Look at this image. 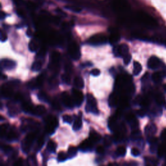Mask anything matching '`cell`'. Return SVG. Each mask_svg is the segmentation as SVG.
<instances>
[{
  "mask_svg": "<svg viewBox=\"0 0 166 166\" xmlns=\"http://www.w3.org/2000/svg\"><path fill=\"white\" fill-rule=\"evenodd\" d=\"M86 112H91L94 114H97L99 113V110L97 107L96 100L90 94L86 95Z\"/></svg>",
  "mask_w": 166,
  "mask_h": 166,
  "instance_id": "obj_1",
  "label": "cell"
},
{
  "mask_svg": "<svg viewBox=\"0 0 166 166\" xmlns=\"http://www.w3.org/2000/svg\"><path fill=\"white\" fill-rule=\"evenodd\" d=\"M60 55L59 52L53 51L50 55L49 68L53 72H57L59 70Z\"/></svg>",
  "mask_w": 166,
  "mask_h": 166,
  "instance_id": "obj_2",
  "label": "cell"
},
{
  "mask_svg": "<svg viewBox=\"0 0 166 166\" xmlns=\"http://www.w3.org/2000/svg\"><path fill=\"white\" fill-rule=\"evenodd\" d=\"M35 138L36 134L35 133H31L25 136L22 143V149L24 153H28L29 152Z\"/></svg>",
  "mask_w": 166,
  "mask_h": 166,
  "instance_id": "obj_3",
  "label": "cell"
},
{
  "mask_svg": "<svg viewBox=\"0 0 166 166\" xmlns=\"http://www.w3.org/2000/svg\"><path fill=\"white\" fill-rule=\"evenodd\" d=\"M17 81H13L5 84L1 87V95L5 98H9L13 95V87L19 84Z\"/></svg>",
  "mask_w": 166,
  "mask_h": 166,
  "instance_id": "obj_4",
  "label": "cell"
},
{
  "mask_svg": "<svg viewBox=\"0 0 166 166\" xmlns=\"http://www.w3.org/2000/svg\"><path fill=\"white\" fill-rule=\"evenodd\" d=\"M107 42V38L106 36L103 34H97L92 36L88 40V43L92 46H99L106 44Z\"/></svg>",
  "mask_w": 166,
  "mask_h": 166,
  "instance_id": "obj_5",
  "label": "cell"
},
{
  "mask_svg": "<svg viewBox=\"0 0 166 166\" xmlns=\"http://www.w3.org/2000/svg\"><path fill=\"white\" fill-rule=\"evenodd\" d=\"M68 53L74 60H77L80 59L81 57V50L80 47L78 45L75 43V42H72L68 46Z\"/></svg>",
  "mask_w": 166,
  "mask_h": 166,
  "instance_id": "obj_6",
  "label": "cell"
},
{
  "mask_svg": "<svg viewBox=\"0 0 166 166\" xmlns=\"http://www.w3.org/2000/svg\"><path fill=\"white\" fill-rule=\"evenodd\" d=\"M46 129L48 134H53L55 132V128L58 126V120L55 117L49 115L46 117Z\"/></svg>",
  "mask_w": 166,
  "mask_h": 166,
  "instance_id": "obj_7",
  "label": "cell"
},
{
  "mask_svg": "<svg viewBox=\"0 0 166 166\" xmlns=\"http://www.w3.org/2000/svg\"><path fill=\"white\" fill-rule=\"evenodd\" d=\"M112 5L117 12H125L128 8V4L126 0H112Z\"/></svg>",
  "mask_w": 166,
  "mask_h": 166,
  "instance_id": "obj_8",
  "label": "cell"
},
{
  "mask_svg": "<svg viewBox=\"0 0 166 166\" xmlns=\"http://www.w3.org/2000/svg\"><path fill=\"white\" fill-rule=\"evenodd\" d=\"M128 46L125 44L119 45V46H115L113 49L114 54L116 57H123L126 54L128 53Z\"/></svg>",
  "mask_w": 166,
  "mask_h": 166,
  "instance_id": "obj_9",
  "label": "cell"
},
{
  "mask_svg": "<svg viewBox=\"0 0 166 166\" xmlns=\"http://www.w3.org/2000/svg\"><path fill=\"white\" fill-rule=\"evenodd\" d=\"M72 98L76 106L79 107L83 103L84 101V96L82 92L77 89H72Z\"/></svg>",
  "mask_w": 166,
  "mask_h": 166,
  "instance_id": "obj_10",
  "label": "cell"
},
{
  "mask_svg": "<svg viewBox=\"0 0 166 166\" xmlns=\"http://www.w3.org/2000/svg\"><path fill=\"white\" fill-rule=\"evenodd\" d=\"M61 100L63 105H64L66 107L69 108V109H72L74 106V102L72 97H71L68 92H62L61 94Z\"/></svg>",
  "mask_w": 166,
  "mask_h": 166,
  "instance_id": "obj_11",
  "label": "cell"
},
{
  "mask_svg": "<svg viewBox=\"0 0 166 166\" xmlns=\"http://www.w3.org/2000/svg\"><path fill=\"white\" fill-rule=\"evenodd\" d=\"M162 66V61L156 56H152L149 58L147 62V66L151 70H156Z\"/></svg>",
  "mask_w": 166,
  "mask_h": 166,
  "instance_id": "obj_12",
  "label": "cell"
},
{
  "mask_svg": "<svg viewBox=\"0 0 166 166\" xmlns=\"http://www.w3.org/2000/svg\"><path fill=\"white\" fill-rule=\"evenodd\" d=\"M110 35L109 36V41L111 44H115L120 40V35L117 29L115 28L110 29Z\"/></svg>",
  "mask_w": 166,
  "mask_h": 166,
  "instance_id": "obj_13",
  "label": "cell"
},
{
  "mask_svg": "<svg viewBox=\"0 0 166 166\" xmlns=\"http://www.w3.org/2000/svg\"><path fill=\"white\" fill-rule=\"evenodd\" d=\"M93 145L94 143L89 139V138L86 139L80 144L79 149L83 151H90V150L92 149Z\"/></svg>",
  "mask_w": 166,
  "mask_h": 166,
  "instance_id": "obj_14",
  "label": "cell"
},
{
  "mask_svg": "<svg viewBox=\"0 0 166 166\" xmlns=\"http://www.w3.org/2000/svg\"><path fill=\"white\" fill-rule=\"evenodd\" d=\"M1 66L5 68V70H12L13 68H14L16 66V62L14 61H13L12 60L8 59H4L1 60Z\"/></svg>",
  "mask_w": 166,
  "mask_h": 166,
  "instance_id": "obj_15",
  "label": "cell"
},
{
  "mask_svg": "<svg viewBox=\"0 0 166 166\" xmlns=\"http://www.w3.org/2000/svg\"><path fill=\"white\" fill-rule=\"evenodd\" d=\"M156 130L157 128L154 124L148 125L145 128V133H146V134L149 138L153 136L156 133Z\"/></svg>",
  "mask_w": 166,
  "mask_h": 166,
  "instance_id": "obj_16",
  "label": "cell"
},
{
  "mask_svg": "<svg viewBox=\"0 0 166 166\" xmlns=\"http://www.w3.org/2000/svg\"><path fill=\"white\" fill-rule=\"evenodd\" d=\"M89 138L94 143H96L97 142L100 141V139L101 138V136L99 133H97L96 131L93 130H91L90 133H89Z\"/></svg>",
  "mask_w": 166,
  "mask_h": 166,
  "instance_id": "obj_17",
  "label": "cell"
},
{
  "mask_svg": "<svg viewBox=\"0 0 166 166\" xmlns=\"http://www.w3.org/2000/svg\"><path fill=\"white\" fill-rule=\"evenodd\" d=\"M22 109L25 113L28 114H34V110H35V107L29 102H24L22 105Z\"/></svg>",
  "mask_w": 166,
  "mask_h": 166,
  "instance_id": "obj_18",
  "label": "cell"
},
{
  "mask_svg": "<svg viewBox=\"0 0 166 166\" xmlns=\"http://www.w3.org/2000/svg\"><path fill=\"white\" fill-rule=\"evenodd\" d=\"M18 138V134L15 130H10L8 132L7 134V139L8 141H15Z\"/></svg>",
  "mask_w": 166,
  "mask_h": 166,
  "instance_id": "obj_19",
  "label": "cell"
},
{
  "mask_svg": "<svg viewBox=\"0 0 166 166\" xmlns=\"http://www.w3.org/2000/svg\"><path fill=\"white\" fill-rule=\"evenodd\" d=\"M109 128L112 132H115L117 128V125L116 123L115 117H111L109 120Z\"/></svg>",
  "mask_w": 166,
  "mask_h": 166,
  "instance_id": "obj_20",
  "label": "cell"
},
{
  "mask_svg": "<svg viewBox=\"0 0 166 166\" xmlns=\"http://www.w3.org/2000/svg\"><path fill=\"white\" fill-rule=\"evenodd\" d=\"M46 109L43 105H37L35 107V110H34V114L37 115H42L46 114Z\"/></svg>",
  "mask_w": 166,
  "mask_h": 166,
  "instance_id": "obj_21",
  "label": "cell"
},
{
  "mask_svg": "<svg viewBox=\"0 0 166 166\" xmlns=\"http://www.w3.org/2000/svg\"><path fill=\"white\" fill-rule=\"evenodd\" d=\"M127 121L130 124L132 128H136L138 126V122L133 115H129L127 117Z\"/></svg>",
  "mask_w": 166,
  "mask_h": 166,
  "instance_id": "obj_22",
  "label": "cell"
},
{
  "mask_svg": "<svg viewBox=\"0 0 166 166\" xmlns=\"http://www.w3.org/2000/svg\"><path fill=\"white\" fill-rule=\"evenodd\" d=\"M164 77L162 72H155L152 75V79L155 83H160Z\"/></svg>",
  "mask_w": 166,
  "mask_h": 166,
  "instance_id": "obj_23",
  "label": "cell"
},
{
  "mask_svg": "<svg viewBox=\"0 0 166 166\" xmlns=\"http://www.w3.org/2000/svg\"><path fill=\"white\" fill-rule=\"evenodd\" d=\"M142 70L141 65L138 62H134V68H133V73L134 75H138Z\"/></svg>",
  "mask_w": 166,
  "mask_h": 166,
  "instance_id": "obj_24",
  "label": "cell"
},
{
  "mask_svg": "<svg viewBox=\"0 0 166 166\" xmlns=\"http://www.w3.org/2000/svg\"><path fill=\"white\" fill-rule=\"evenodd\" d=\"M117 97L116 96V94L114 93H112L110 95L109 99V103L110 107H113L115 106V105L117 104Z\"/></svg>",
  "mask_w": 166,
  "mask_h": 166,
  "instance_id": "obj_25",
  "label": "cell"
},
{
  "mask_svg": "<svg viewBox=\"0 0 166 166\" xmlns=\"http://www.w3.org/2000/svg\"><path fill=\"white\" fill-rule=\"evenodd\" d=\"M74 85L77 88H83L84 86V81L81 77H76L74 79Z\"/></svg>",
  "mask_w": 166,
  "mask_h": 166,
  "instance_id": "obj_26",
  "label": "cell"
},
{
  "mask_svg": "<svg viewBox=\"0 0 166 166\" xmlns=\"http://www.w3.org/2000/svg\"><path fill=\"white\" fill-rule=\"evenodd\" d=\"M38 98L41 101L43 102H49V97L48 96L46 92H40L38 94Z\"/></svg>",
  "mask_w": 166,
  "mask_h": 166,
  "instance_id": "obj_27",
  "label": "cell"
},
{
  "mask_svg": "<svg viewBox=\"0 0 166 166\" xmlns=\"http://www.w3.org/2000/svg\"><path fill=\"white\" fill-rule=\"evenodd\" d=\"M47 149L50 152H55L57 149V144L54 141L50 140L47 143Z\"/></svg>",
  "mask_w": 166,
  "mask_h": 166,
  "instance_id": "obj_28",
  "label": "cell"
},
{
  "mask_svg": "<svg viewBox=\"0 0 166 166\" xmlns=\"http://www.w3.org/2000/svg\"><path fill=\"white\" fill-rule=\"evenodd\" d=\"M82 125H83V122L82 120H81V118H77V119L75 120L74 123H73V129L75 131L79 130L81 127H82Z\"/></svg>",
  "mask_w": 166,
  "mask_h": 166,
  "instance_id": "obj_29",
  "label": "cell"
},
{
  "mask_svg": "<svg viewBox=\"0 0 166 166\" xmlns=\"http://www.w3.org/2000/svg\"><path fill=\"white\" fill-rule=\"evenodd\" d=\"M38 44L35 40H31L29 44V49L31 52H35L38 49Z\"/></svg>",
  "mask_w": 166,
  "mask_h": 166,
  "instance_id": "obj_30",
  "label": "cell"
},
{
  "mask_svg": "<svg viewBox=\"0 0 166 166\" xmlns=\"http://www.w3.org/2000/svg\"><path fill=\"white\" fill-rule=\"evenodd\" d=\"M66 9L73 11L74 12H79L81 11V8L78 6V5H68V6L65 7Z\"/></svg>",
  "mask_w": 166,
  "mask_h": 166,
  "instance_id": "obj_31",
  "label": "cell"
},
{
  "mask_svg": "<svg viewBox=\"0 0 166 166\" xmlns=\"http://www.w3.org/2000/svg\"><path fill=\"white\" fill-rule=\"evenodd\" d=\"M42 66V63L41 61H35L33 62V64H32V66H31V69L34 72H38L41 70Z\"/></svg>",
  "mask_w": 166,
  "mask_h": 166,
  "instance_id": "obj_32",
  "label": "cell"
},
{
  "mask_svg": "<svg viewBox=\"0 0 166 166\" xmlns=\"http://www.w3.org/2000/svg\"><path fill=\"white\" fill-rule=\"evenodd\" d=\"M77 153V148L73 146H70L68 150V154L70 156H75Z\"/></svg>",
  "mask_w": 166,
  "mask_h": 166,
  "instance_id": "obj_33",
  "label": "cell"
},
{
  "mask_svg": "<svg viewBox=\"0 0 166 166\" xmlns=\"http://www.w3.org/2000/svg\"><path fill=\"white\" fill-rule=\"evenodd\" d=\"M126 148L125 147L120 146L116 149V154L120 156H124L126 154Z\"/></svg>",
  "mask_w": 166,
  "mask_h": 166,
  "instance_id": "obj_34",
  "label": "cell"
},
{
  "mask_svg": "<svg viewBox=\"0 0 166 166\" xmlns=\"http://www.w3.org/2000/svg\"><path fill=\"white\" fill-rule=\"evenodd\" d=\"M155 99H156V102L160 105H164V102H165V99H164V97L162 96V94H157L156 97H155Z\"/></svg>",
  "mask_w": 166,
  "mask_h": 166,
  "instance_id": "obj_35",
  "label": "cell"
},
{
  "mask_svg": "<svg viewBox=\"0 0 166 166\" xmlns=\"http://www.w3.org/2000/svg\"><path fill=\"white\" fill-rule=\"evenodd\" d=\"M61 79H62V82L64 84H70L71 78H70V75L68 74V73H64V74H62L61 76Z\"/></svg>",
  "mask_w": 166,
  "mask_h": 166,
  "instance_id": "obj_36",
  "label": "cell"
},
{
  "mask_svg": "<svg viewBox=\"0 0 166 166\" xmlns=\"http://www.w3.org/2000/svg\"><path fill=\"white\" fill-rule=\"evenodd\" d=\"M112 143V139L111 137L110 136H105L104 138V141H103V143L105 145V146L106 147H110Z\"/></svg>",
  "mask_w": 166,
  "mask_h": 166,
  "instance_id": "obj_37",
  "label": "cell"
},
{
  "mask_svg": "<svg viewBox=\"0 0 166 166\" xmlns=\"http://www.w3.org/2000/svg\"><path fill=\"white\" fill-rule=\"evenodd\" d=\"M67 159V155L64 152H59L58 154V160L59 162H64Z\"/></svg>",
  "mask_w": 166,
  "mask_h": 166,
  "instance_id": "obj_38",
  "label": "cell"
},
{
  "mask_svg": "<svg viewBox=\"0 0 166 166\" xmlns=\"http://www.w3.org/2000/svg\"><path fill=\"white\" fill-rule=\"evenodd\" d=\"M8 128H9L8 124H3L1 125V127H0V134H1V136L5 135V133H7Z\"/></svg>",
  "mask_w": 166,
  "mask_h": 166,
  "instance_id": "obj_39",
  "label": "cell"
},
{
  "mask_svg": "<svg viewBox=\"0 0 166 166\" xmlns=\"http://www.w3.org/2000/svg\"><path fill=\"white\" fill-rule=\"evenodd\" d=\"M2 149H3V151L5 154H9L12 152V147L10 146H4L3 147H2Z\"/></svg>",
  "mask_w": 166,
  "mask_h": 166,
  "instance_id": "obj_40",
  "label": "cell"
},
{
  "mask_svg": "<svg viewBox=\"0 0 166 166\" xmlns=\"http://www.w3.org/2000/svg\"><path fill=\"white\" fill-rule=\"evenodd\" d=\"M145 160H146V162L147 164H151V165H156L158 164L157 160L155 158H145Z\"/></svg>",
  "mask_w": 166,
  "mask_h": 166,
  "instance_id": "obj_41",
  "label": "cell"
},
{
  "mask_svg": "<svg viewBox=\"0 0 166 166\" xmlns=\"http://www.w3.org/2000/svg\"><path fill=\"white\" fill-rule=\"evenodd\" d=\"M49 83L51 88H55L58 86V80H57L55 77H51L50 79Z\"/></svg>",
  "mask_w": 166,
  "mask_h": 166,
  "instance_id": "obj_42",
  "label": "cell"
},
{
  "mask_svg": "<svg viewBox=\"0 0 166 166\" xmlns=\"http://www.w3.org/2000/svg\"><path fill=\"white\" fill-rule=\"evenodd\" d=\"M62 120L65 123H71L72 122V117L70 116L69 115H67V114H64L62 115Z\"/></svg>",
  "mask_w": 166,
  "mask_h": 166,
  "instance_id": "obj_43",
  "label": "cell"
},
{
  "mask_svg": "<svg viewBox=\"0 0 166 166\" xmlns=\"http://www.w3.org/2000/svg\"><path fill=\"white\" fill-rule=\"evenodd\" d=\"M132 59V57L130 54H126L123 57V62H124L125 65H128L130 63Z\"/></svg>",
  "mask_w": 166,
  "mask_h": 166,
  "instance_id": "obj_44",
  "label": "cell"
},
{
  "mask_svg": "<svg viewBox=\"0 0 166 166\" xmlns=\"http://www.w3.org/2000/svg\"><path fill=\"white\" fill-rule=\"evenodd\" d=\"M36 3H33V2H31L30 1H28L27 2V3H26V5H27V7L29 8V9H31V10H34V9H35L36 8Z\"/></svg>",
  "mask_w": 166,
  "mask_h": 166,
  "instance_id": "obj_45",
  "label": "cell"
},
{
  "mask_svg": "<svg viewBox=\"0 0 166 166\" xmlns=\"http://www.w3.org/2000/svg\"><path fill=\"white\" fill-rule=\"evenodd\" d=\"M44 138L43 137H40V138L38 139L37 146H36L38 147V149H40L41 148L42 146L44 145Z\"/></svg>",
  "mask_w": 166,
  "mask_h": 166,
  "instance_id": "obj_46",
  "label": "cell"
},
{
  "mask_svg": "<svg viewBox=\"0 0 166 166\" xmlns=\"http://www.w3.org/2000/svg\"><path fill=\"white\" fill-rule=\"evenodd\" d=\"M131 154L134 156H138L140 154V152L139 150L136 148H133L131 149Z\"/></svg>",
  "mask_w": 166,
  "mask_h": 166,
  "instance_id": "obj_47",
  "label": "cell"
},
{
  "mask_svg": "<svg viewBox=\"0 0 166 166\" xmlns=\"http://www.w3.org/2000/svg\"><path fill=\"white\" fill-rule=\"evenodd\" d=\"M96 152L99 154H103L105 153L104 147L101 146H99L96 148Z\"/></svg>",
  "mask_w": 166,
  "mask_h": 166,
  "instance_id": "obj_48",
  "label": "cell"
},
{
  "mask_svg": "<svg viewBox=\"0 0 166 166\" xmlns=\"http://www.w3.org/2000/svg\"><path fill=\"white\" fill-rule=\"evenodd\" d=\"M53 107L54 109H55L56 110H59L60 109V105L59 104V101H57V99H54L53 101V103H52Z\"/></svg>",
  "mask_w": 166,
  "mask_h": 166,
  "instance_id": "obj_49",
  "label": "cell"
},
{
  "mask_svg": "<svg viewBox=\"0 0 166 166\" xmlns=\"http://www.w3.org/2000/svg\"><path fill=\"white\" fill-rule=\"evenodd\" d=\"M46 50L44 48H42L40 50V51H38L36 56H37L38 58L44 57L45 56V55H46Z\"/></svg>",
  "mask_w": 166,
  "mask_h": 166,
  "instance_id": "obj_50",
  "label": "cell"
},
{
  "mask_svg": "<svg viewBox=\"0 0 166 166\" xmlns=\"http://www.w3.org/2000/svg\"><path fill=\"white\" fill-rule=\"evenodd\" d=\"M65 70L66 73H70L72 72V65L69 63H66L65 66Z\"/></svg>",
  "mask_w": 166,
  "mask_h": 166,
  "instance_id": "obj_51",
  "label": "cell"
},
{
  "mask_svg": "<svg viewBox=\"0 0 166 166\" xmlns=\"http://www.w3.org/2000/svg\"><path fill=\"white\" fill-rule=\"evenodd\" d=\"M7 40V35L5 32L3 31H1V41L2 42H4Z\"/></svg>",
  "mask_w": 166,
  "mask_h": 166,
  "instance_id": "obj_52",
  "label": "cell"
},
{
  "mask_svg": "<svg viewBox=\"0 0 166 166\" xmlns=\"http://www.w3.org/2000/svg\"><path fill=\"white\" fill-rule=\"evenodd\" d=\"M90 73L92 75L96 77V76H98L100 74V70L97 69V68H95V69H93L91 71Z\"/></svg>",
  "mask_w": 166,
  "mask_h": 166,
  "instance_id": "obj_53",
  "label": "cell"
},
{
  "mask_svg": "<svg viewBox=\"0 0 166 166\" xmlns=\"http://www.w3.org/2000/svg\"><path fill=\"white\" fill-rule=\"evenodd\" d=\"M137 114H138L139 116L143 117V116H145V115H146V111H145L144 109H140V110H138V111H137Z\"/></svg>",
  "mask_w": 166,
  "mask_h": 166,
  "instance_id": "obj_54",
  "label": "cell"
},
{
  "mask_svg": "<svg viewBox=\"0 0 166 166\" xmlns=\"http://www.w3.org/2000/svg\"><path fill=\"white\" fill-rule=\"evenodd\" d=\"M149 75L148 74V73H146V74H145L143 77H142L141 78V81L143 83H145V82H146V81H147L149 80Z\"/></svg>",
  "mask_w": 166,
  "mask_h": 166,
  "instance_id": "obj_55",
  "label": "cell"
},
{
  "mask_svg": "<svg viewBox=\"0 0 166 166\" xmlns=\"http://www.w3.org/2000/svg\"><path fill=\"white\" fill-rule=\"evenodd\" d=\"M22 163H23V161H22V158H19L18 159L17 161H16V162L14 163V165H16V166H18V165H22Z\"/></svg>",
  "mask_w": 166,
  "mask_h": 166,
  "instance_id": "obj_56",
  "label": "cell"
},
{
  "mask_svg": "<svg viewBox=\"0 0 166 166\" xmlns=\"http://www.w3.org/2000/svg\"><path fill=\"white\" fill-rule=\"evenodd\" d=\"M162 75L164 77H166V67H165L164 69L162 70Z\"/></svg>",
  "mask_w": 166,
  "mask_h": 166,
  "instance_id": "obj_57",
  "label": "cell"
},
{
  "mask_svg": "<svg viewBox=\"0 0 166 166\" xmlns=\"http://www.w3.org/2000/svg\"><path fill=\"white\" fill-rule=\"evenodd\" d=\"M57 13H59V14H62V15H66L65 14H64V12H62L61 10L60 9H57Z\"/></svg>",
  "mask_w": 166,
  "mask_h": 166,
  "instance_id": "obj_58",
  "label": "cell"
},
{
  "mask_svg": "<svg viewBox=\"0 0 166 166\" xmlns=\"http://www.w3.org/2000/svg\"><path fill=\"white\" fill-rule=\"evenodd\" d=\"M36 4H42L44 3V0H35Z\"/></svg>",
  "mask_w": 166,
  "mask_h": 166,
  "instance_id": "obj_59",
  "label": "cell"
},
{
  "mask_svg": "<svg viewBox=\"0 0 166 166\" xmlns=\"http://www.w3.org/2000/svg\"><path fill=\"white\" fill-rule=\"evenodd\" d=\"M31 34H32V33H31V31L29 29L27 31V35L30 37V36H31Z\"/></svg>",
  "mask_w": 166,
  "mask_h": 166,
  "instance_id": "obj_60",
  "label": "cell"
},
{
  "mask_svg": "<svg viewBox=\"0 0 166 166\" xmlns=\"http://www.w3.org/2000/svg\"><path fill=\"white\" fill-rule=\"evenodd\" d=\"M14 1L15 2V3L18 4V3H20L21 1V0H14Z\"/></svg>",
  "mask_w": 166,
  "mask_h": 166,
  "instance_id": "obj_61",
  "label": "cell"
},
{
  "mask_svg": "<svg viewBox=\"0 0 166 166\" xmlns=\"http://www.w3.org/2000/svg\"><path fill=\"white\" fill-rule=\"evenodd\" d=\"M3 79H7V77L6 75H3Z\"/></svg>",
  "mask_w": 166,
  "mask_h": 166,
  "instance_id": "obj_62",
  "label": "cell"
},
{
  "mask_svg": "<svg viewBox=\"0 0 166 166\" xmlns=\"http://www.w3.org/2000/svg\"><path fill=\"white\" fill-rule=\"evenodd\" d=\"M164 89H165V90L166 91V84H165L164 85Z\"/></svg>",
  "mask_w": 166,
  "mask_h": 166,
  "instance_id": "obj_63",
  "label": "cell"
}]
</instances>
